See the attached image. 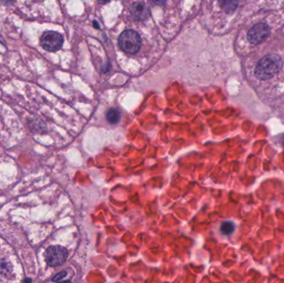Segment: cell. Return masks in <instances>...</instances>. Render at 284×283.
<instances>
[{
    "label": "cell",
    "instance_id": "obj_1",
    "mask_svg": "<svg viewBox=\"0 0 284 283\" xmlns=\"http://www.w3.org/2000/svg\"><path fill=\"white\" fill-rule=\"evenodd\" d=\"M281 57L278 55H270L262 58L255 68V76L260 80L270 79L279 73L281 69Z\"/></svg>",
    "mask_w": 284,
    "mask_h": 283
},
{
    "label": "cell",
    "instance_id": "obj_2",
    "mask_svg": "<svg viewBox=\"0 0 284 283\" xmlns=\"http://www.w3.org/2000/svg\"><path fill=\"white\" fill-rule=\"evenodd\" d=\"M118 43L123 52L129 54H136L142 47V38L134 30H126L120 35Z\"/></svg>",
    "mask_w": 284,
    "mask_h": 283
},
{
    "label": "cell",
    "instance_id": "obj_3",
    "mask_svg": "<svg viewBox=\"0 0 284 283\" xmlns=\"http://www.w3.org/2000/svg\"><path fill=\"white\" fill-rule=\"evenodd\" d=\"M40 44L47 52H57L63 45V37L59 32L48 31L45 32L40 38Z\"/></svg>",
    "mask_w": 284,
    "mask_h": 283
},
{
    "label": "cell",
    "instance_id": "obj_4",
    "mask_svg": "<svg viewBox=\"0 0 284 283\" xmlns=\"http://www.w3.org/2000/svg\"><path fill=\"white\" fill-rule=\"evenodd\" d=\"M67 250L62 246L49 247L45 253V259L51 267H59L67 259Z\"/></svg>",
    "mask_w": 284,
    "mask_h": 283
},
{
    "label": "cell",
    "instance_id": "obj_5",
    "mask_svg": "<svg viewBox=\"0 0 284 283\" xmlns=\"http://www.w3.org/2000/svg\"><path fill=\"white\" fill-rule=\"evenodd\" d=\"M271 29L269 25L262 22L252 27L248 32V40L252 44L257 45L264 42L270 34Z\"/></svg>",
    "mask_w": 284,
    "mask_h": 283
},
{
    "label": "cell",
    "instance_id": "obj_6",
    "mask_svg": "<svg viewBox=\"0 0 284 283\" xmlns=\"http://www.w3.org/2000/svg\"><path fill=\"white\" fill-rule=\"evenodd\" d=\"M130 12L135 19L144 21L149 16V10L144 2H137L132 3L130 7Z\"/></svg>",
    "mask_w": 284,
    "mask_h": 283
},
{
    "label": "cell",
    "instance_id": "obj_7",
    "mask_svg": "<svg viewBox=\"0 0 284 283\" xmlns=\"http://www.w3.org/2000/svg\"><path fill=\"white\" fill-rule=\"evenodd\" d=\"M106 117H107V122L111 124H117L121 120V112L116 108H111L107 111Z\"/></svg>",
    "mask_w": 284,
    "mask_h": 283
},
{
    "label": "cell",
    "instance_id": "obj_8",
    "mask_svg": "<svg viewBox=\"0 0 284 283\" xmlns=\"http://www.w3.org/2000/svg\"><path fill=\"white\" fill-rule=\"evenodd\" d=\"M234 229H235V226H234V223L232 222H224L220 226V231L224 235H230L234 231Z\"/></svg>",
    "mask_w": 284,
    "mask_h": 283
},
{
    "label": "cell",
    "instance_id": "obj_9",
    "mask_svg": "<svg viewBox=\"0 0 284 283\" xmlns=\"http://www.w3.org/2000/svg\"><path fill=\"white\" fill-rule=\"evenodd\" d=\"M220 4L226 12H234L238 7V3L234 2H220Z\"/></svg>",
    "mask_w": 284,
    "mask_h": 283
},
{
    "label": "cell",
    "instance_id": "obj_10",
    "mask_svg": "<svg viewBox=\"0 0 284 283\" xmlns=\"http://www.w3.org/2000/svg\"><path fill=\"white\" fill-rule=\"evenodd\" d=\"M67 276V272H60L59 274H57L56 276L52 279L53 282H60L61 279H63L65 277Z\"/></svg>",
    "mask_w": 284,
    "mask_h": 283
},
{
    "label": "cell",
    "instance_id": "obj_11",
    "mask_svg": "<svg viewBox=\"0 0 284 283\" xmlns=\"http://www.w3.org/2000/svg\"><path fill=\"white\" fill-rule=\"evenodd\" d=\"M71 283V282L70 281H61V282H58V283Z\"/></svg>",
    "mask_w": 284,
    "mask_h": 283
}]
</instances>
